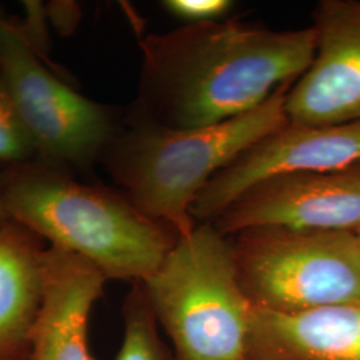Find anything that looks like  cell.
I'll return each mask as SVG.
<instances>
[{"instance_id": "18", "label": "cell", "mask_w": 360, "mask_h": 360, "mask_svg": "<svg viewBox=\"0 0 360 360\" xmlns=\"http://www.w3.org/2000/svg\"><path fill=\"white\" fill-rule=\"evenodd\" d=\"M245 360H248V359H245Z\"/></svg>"}, {"instance_id": "14", "label": "cell", "mask_w": 360, "mask_h": 360, "mask_svg": "<svg viewBox=\"0 0 360 360\" xmlns=\"http://www.w3.org/2000/svg\"><path fill=\"white\" fill-rule=\"evenodd\" d=\"M37 154L0 77V163L25 165Z\"/></svg>"}, {"instance_id": "2", "label": "cell", "mask_w": 360, "mask_h": 360, "mask_svg": "<svg viewBox=\"0 0 360 360\" xmlns=\"http://www.w3.org/2000/svg\"><path fill=\"white\" fill-rule=\"evenodd\" d=\"M3 180L11 220L84 257L107 279L147 281L179 238L124 195L82 184L52 166L18 165Z\"/></svg>"}, {"instance_id": "7", "label": "cell", "mask_w": 360, "mask_h": 360, "mask_svg": "<svg viewBox=\"0 0 360 360\" xmlns=\"http://www.w3.org/2000/svg\"><path fill=\"white\" fill-rule=\"evenodd\" d=\"M360 162V122L311 126L285 122L221 168L196 196L193 220L212 223L242 193L272 176L323 172Z\"/></svg>"}, {"instance_id": "9", "label": "cell", "mask_w": 360, "mask_h": 360, "mask_svg": "<svg viewBox=\"0 0 360 360\" xmlns=\"http://www.w3.org/2000/svg\"><path fill=\"white\" fill-rule=\"evenodd\" d=\"M312 27L315 58L287 92V120L311 126L360 122V0L319 1Z\"/></svg>"}, {"instance_id": "3", "label": "cell", "mask_w": 360, "mask_h": 360, "mask_svg": "<svg viewBox=\"0 0 360 360\" xmlns=\"http://www.w3.org/2000/svg\"><path fill=\"white\" fill-rule=\"evenodd\" d=\"M285 83L255 110L198 129L135 123L104 155L123 195L146 217L181 236L195 230L191 207L207 183L250 146L287 122Z\"/></svg>"}, {"instance_id": "6", "label": "cell", "mask_w": 360, "mask_h": 360, "mask_svg": "<svg viewBox=\"0 0 360 360\" xmlns=\"http://www.w3.org/2000/svg\"><path fill=\"white\" fill-rule=\"evenodd\" d=\"M0 77L37 154L83 165L115 138L111 116L68 87L39 60L31 40L0 13Z\"/></svg>"}, {"instance_id": "11", "label": "cell", "mask_w": 360, "mask_h": 360, "mask_svg": "<svg viewBox=\"0 0 360 360\" xmlns=\"http://www.w3.org/2000/svg\"><path fill=\"white\" fill-rule=\"evenodd\" d=\"M248 360H360V302L300 312L252 307Z\"/></svg>"}, {"instance_id": "10", "label": "cell", "mask_w": 360, "mask_h": 360, "mask_svg": "<svg viewBox=\"0 0 360 360\" xmlns=\"http://www.w3.org/2000/svg\"><path fill=\"white\" fill-rule=\"evenodd\" d=\"M107 276L84 257L50 245L43 255V299L30 360H95L89 321Z\"/></svg>"}, {"instance_id": "15", "label": "cell", "mask_w": 360, "mask_h": 360, "mask_svg": "<svg viewBox=\"0 0 360 360\" xmlns=\"http://www.w3.org/2000/svg\"><path fill=\"white\" fill-rule=\"evenodd\" d=\"M235 7L231 0H166L163 8L186 25L226 20Z\"/></svg>"}, {"instance_id": "16", "label": "cell", "mask_w": 360, "mask_h": 360, "mask_svg": "<svg viewBox=\"0 0 360 360\" xmlns=\"http://www.w3.org/2000/svg\"><path fill=\"white\" fill-rule=\"evenodd\" d=\"M11 220L8 210L6 206V199H4V180H3V174H0V226L4 224L6 221Z\"/></svg>"}, {"instance_id": "17", "label": "cell", "mask_w": 360, "mask_h": 360, "mask_svg": "<svg viewBox=\"0 0 360 360\" xmlns=\"http://www.w3.org/2000/svg\"><path fill=\"white\" fill-rule=\"evenodd\" d=\"M356 236H358V242H359V248H360V230L356 232Z\"/></svg>"}, {"instance_id": "4", "label": "cell", "mask_w": 360, "mask_h": 360, "mask_svg": "<svg viewBox=\"0 0 360 360\" xmlns=\"http://www.w3.org/2000/svg\"><path fill=\"white\" fill-rule=\"evenodd\" d=\"M176 360H245L252 304L239 283L231 242L212 223L178 238L142 282Z\"/></svg>"}, {"instance_id": "8", "label": "cell", "mask_w": 360, "mask_h": 360, "mask_svg": "<svg viewBox=\"0 0 360 360\" xmlns=\"http://www.w3.org/2000/svg\"><path fill=\"white\" fill-rule=\"evenodd\" d=\"M223 235L259 227L300 231L360 230V162L323 172L262 180L212 221Z\"/></svg>"}, {"instance_id": "1", "label": "cell", "mask_w": 360, "mask_h": 360, "mask_svg": "<svg viewBox=\"0 0 360 360\" xmlns=\"http://www.w3.org/2000/svg\"><path fill=\"white\" fill-rule=\"evenodd\" d=\"M316 30L274 31L235 19L148 35L143 52L142 122L207 127L243 115L312 63Z\"/></svg>"}, {"instance_id": "12", "label": "cell", "mask_w": 360, "mask_h": 360, "mask_svg": "<svg viewBox=\"0 0 360 360\" xmlns=\"http://www.w3.org/2000/svg\"><path fill=\"white\" fill-rule=\"evenodd\" d=\"M44 250L22 224L0 226V360H30L43 299Z\"/></svg>"}, {"instance_id": "5", "label": "cell", "mask_w": 360, "mask_h": 360, "mask_svg": "<svg viewBox=\"0 0 360 360\" xmlns=\"http://www.w3.org/2000/svg\"><path fill=\"white\" fill-rule=\"evenodd\" d=\"M233 236L236 275L254 307L290 314L360 302L356 232L259 227Z\"/></svg>"}, {"instance_id": "13", "label": "cell", "mask_w": 360, "mask_h": 360, "mask_svg": "<svg viewBox=\"0 0 360 360\" xmlns=\"http://www.w3.org/2000/svg\"><path fill=\"white\" fill-rule=\"evenodd\" d=\"M124 335L116 360H176L163 345L142 282L134 284L124 307Z\"/></svg>"}]
</instances>
